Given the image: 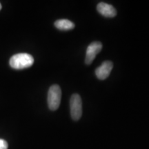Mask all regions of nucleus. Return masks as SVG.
I'll return each instance as SVG.
<instances>
[{
  "label": "nucleus",
  "instance_id": "obj_9",
  "mask_svg": "<svg viewBox=\"0 0 149 149\" xmlns=\"http://www.w3.org/2000/svg\"><path fill=\"white\" fill-rule=\"evenodd\" d=\"M1 3H0V10H1Z\"/></svg>",
  "mask_w": 149,
  "mask_h": 149
},
{
  "label": "nucleus",
  "instance_id": "obj_5",
  "mask_svg": "<svg viewBox=\"0 0 149 149\" xmlns=\"http://www.w3.org/2000/svg\"><path fill=\"white\" fill-rule=\"evenodd\" d=\"M113 68V64L111 61H104L101 66L96 68L95 74L97 77L100 80L106 79L109 76Z\"/></svg>",
  "mask_w": 149,
  "mask_h": 149
},
{
  "label": "nucleus",
  "instance_id": "obj_6",
  "mask_svg": "<svg viewBox=\"0 0 149 149\" xmlns=\"http://www.w3.org/2000/svg\"><path fill=\"white\" fill-rule=\"evenodd\" d=\"M97 10L102 15L106 17H114L117 15V11L113 6L104 2L98 3Z\"/></svg>",
  "mask_w": 149,
  "mask_h": 149
},
{
  "label": "nucleus",
  "instance_id": "obj_4",
  "mask_svg": "<svg viewBox=\"0 0 149 149\" xmlns=\"http://www.w3.org/2000/svg\"><path fill=\"white\" fill-rule=\"evenodd\" d=\"M102 44L100 42H93L88 46L85 57L86 64L90 65L93 62L96 55L102 51Z\"/></svg>",
  "mask_w": 149,
  "mask_h": 149
},
{
  "label": "nucleus",
  "instance_id": "obj_7",
  "mask_svg": "<svg viewBox=\"0 0 149 149\" xmlns=\"http://www.w3.org/2000/svg\"><path fill=\"white\" fill-rule=\"evenodd\" d=\"M55 26L61 31H69L74 29V24L70 20L63 19L57 20L55 22Z\"/></svg>",
  "mask_w": 149,
  "mask_h": 149
},
{
  "label": "nucleus",
  "instance_id": "obj_1",
  "mask_svg": "<svg viewBox=\"0 0 149 149\" xmlns=\"http://www.w3.org/2000/svg\"><path fill=\"white\" fill-rule=\"evenodd\" d=\"M10 66L15 69H24L31 67L34 63V58L28 53H18L10 59Z\"/></svg>",
  "mask_w": 149,
  "mask_h": 149
},
{
  "label": "nucleus",
  "instance_id": "obj_8",
  "mask_svg": "<svg viewBox=\"0 0 149 149\" xmlns=\"http://www.w3.org/2000/svg\"><path fill=\"white\" fill-rule=\"evenodd\" d=\"M8 143L6 141L0 139V149H8Z\"/></svg>",
  "mask_w": 149,
  "mask_h": 149
},
{
  "label": "nucleus",
  "instance_id": "obj_3",
  "mask_svg": "<svg viewBox=\"0 0 149 149\" xmlns=\"http://www.w3.org/2000/svg\"><path fill=\"white\" fill-rule=\"evenodd\" d=\"M70 108L72 120H79L82 115V101L78 94H73L70 97Z\"/></svg>",
  "mask_w": 149,
  "mask_h": 149
},
{
  "label": "nucleus",
  "instance_id": "obj_2",
  "mask_svg": "<svg viewBox=\"0 0 149 149\" xmlns=\"http://www.w3.org/2000/svg\"><path fill=\"white\" fill-rule=\"evenodd\" d=\"M61 91L58 85L55 84L50 87L48 93V105L51 111H55L60 105Z\"/></svg>",
  "mask_w": 149,
  "mask_h": 149
}]
</instances>
